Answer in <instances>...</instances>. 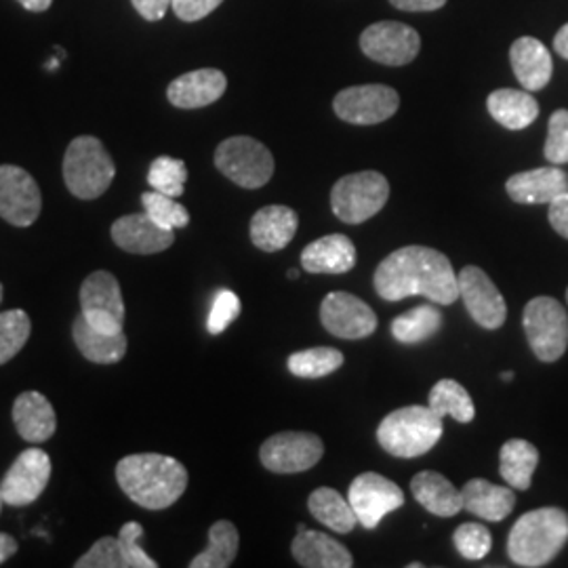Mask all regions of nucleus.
Listing matches in <instances>:
<instances>
[{
	"mask_svg": "<svg viewBox=\"0 0 568 568\" xmlns=\"http://www.w3.org/2000/svg\"><path fill=\"white\" fill-rule=\"evenodd\" d=\"M375 291L386 302L424 295L429 302L450 305L459 297V283L447 255L429 246H403L375 270Z\"/></svg>",
	"mask_w": 568,
	"mask_h": 568,
	"instance_id": "f257e3e1",
	"label": "nucleus"
},
{
	"mask_svg": "<svg viewBox=\"0 0 568 568\" xmlns=\"http://www.w3.org/2000/svg\"><path fill=\"white\" fill-rule=\"evenodd\" d=\"M122 493L143 509H166L187 488V469L173 457L159 453L126 455L116 466Z\"/></svg>",
	"mask_w": 568,
	"mask_h": 568,
	"instance_id": "f03ea898",
	"label": "nucleus"
},
{
	"mask_svg": "<svg viewBox=\"0 0 568 568\" xmlns=\"http://www.w3.org/2000/svg\"><path fill=\"white\" fill-rule=\"evenodd\" d=\"M568 541V514L560 508L527 511L509 530L508 554L518 567L549 565Z\"/></svg>",
	"mask_w": 568,
	"mask_h": 568,
	"instance_id": "7ed1b4c3",
	"label": "nucleus"
},
{
	"mask_svg": "<svg viewBox=\"0 0 568 568\" xmlns=\"http://www.w3.org/2000/svg\"><path fill=\"white\" fill-rule=\"evenodd\" d=\"M443 432V417H438L429 406H403L379 424L377 440L392 457L415 459L436 447Z\"/></svg>",
	"mask_w": 568,
	"mask_h": 568,
	"instance_id": "20e7f679",
	"label": "nucleus"
},
{
	"mask_svg": "<svg viewBox=\"0 0 568 568\" xmlns=\"http://www.w3.org/2000/svg\"><path fill=\"white\" fill-rule=\"evenodd\" d=\"M116 175V166L98 138L81 135L68 145L63 156V182L81 201H95Z\"/></svg>",
	"mask_w": 568,
	"mask_h": 568,
	"instance_id": "39448f33",
	"label": "nucleus"
},
{
	"mask_svg": "<svg viewBox=\"0 0 568 568\" xmlns=\"http://www.w3.org/2000/svg\"><path fill=\"white\" fill-rule=\"evenodd\" d=\"M389 199V183L377 171H361L345 175L333 185L331 206L344 224H365L375 217Z\"/></svg>",
	"mask_w": 568,
	"mask_h": 568,
	"instance_id": "423d86ee",
	"label": "nucleus"
},
{
	"mask_svg": "<svg viewBox=\"0 0 568 568\" xmlns=\"http://www.w3.org/2000/svg\"><path fill=\"white\" fill-rule=\"evenodd\" d=\"M528 345L541 363H556L568 347V314L554 297H535L523 314Z\"/></svg>",
	"mask_w": 568,
	"mask_h": 568,
	"instance_id": "0eeeda50",
	"label": "nucleus"
},
{
	"mask_svg": "<svg viewBox=\"0 0 568 568\" xmlns=\"http://www.w3.org/2000/svg\"><path fill=\"white\" fill-rule=\"evenodd\" d=\"M215 166L230 182L246 190H257L272 180L274 156L264 143L239 135L217 145Z\"/></svg>",
	"mask_w": 568,
	"mask_h": 568,
	"instance_id": "6e6552de",
	"label": "nucleus"
},
{
	"mask_svg": "<svg viewBox=\"0 0 568 568\" xmlns=\"http://www.w3.org/2000/svg\"><path fill=\"white\" fill-rule=\"evenodd\" d=\"M347 501L361 527L377 528L387 514L405 506V493L386 476L365 471L354 478L347 490Z\"/></svg>",
	"mask_w": 568,
	"mask_h": 568,
	"instance_id": "1a4fd4ad",
	"label": "nucleus"
},
{
	"mask_svg": "<svg viewBox=\"0 0 568 568\" xmlns=\"http://www.w3.org/2000/svg\"><path fill=\"white\" fill-rule=\"evenodd\" d=\"M325 455V445L310 432H281L265 440L260 459L274 474H300L316 466Z\"/></svg>",
	"mask_w": 568,
	"mask_h": 568,
	"instance_id": "9d476101",
	"label": "nucleus"
},
{
	"mask_svg": "<svg viewBox=\"0 0 568 568\" xmlns=\"http://www.w3.org/2000/svg\"><path fill=\"white\" fill-rule=\"evenodd\" d=\"M81 314L103 333H121L124 325V302L121 284L114 274L98 270L81 286Z\"/></svg>",
	"mask_w": 568,
	"mask_h": 568,
	"instance_id": "9b49d317",
	"label": "nucleus"
},
{
	"mask_svg": "<svg viewBox=\"0 0 568 568\" xmlns=\"http://www.w3.org/2000/svg\"><path fill=\"white\" fill-rule=\"evenodd\" d=\"M42 194L37 180L21 166L0 164V217L28 227L41 215Z\"/></svg>",
	"mask_w": 568,
	"mask_h": 568,
	"instance_id": "f8f14e48",
	"label": "nucleus"
},
{
	"mask_svg": "<svg viewBox=\"0 0 568 568\" xmlns=\"http://www.w3.org/2000/svg\"><path fill=\"white\" fill-rule=\"evenodd\" d=\"M51 467V457L42 448H26L0 483L4 504L13 508L34 504L49 485Z\"/></svg>",
	"mask_w": 568,
	"mask_h": 568,
	"instance_id": "ddd939ff",
	"label": "nucleus"
},
{
	"mask_svg": "<svg viewBox=\"0 0 568 568\" xmlns=\"http://www.w3.org/2000/svg\"><path fill=\"white\" fill-rule=\"evenodd\" d=\"M400 98L387 84L349 87L335 95L333 110L349 124H379L398 112Z\"/></svg>",
	"mask_w": 568,
	"mask_h": 568,
	"instance_id": "4468645a",
	"label": "nucleus"
},
{
	"mask_svg": "<svg viewBox=\"0 0 568 568\" xmlns=\"http://www.w3.org/2000/svg\"><path fill=\"white\" fill-rule=\"evenodd\" d=\"M366 58L384 65H406L419 55L422 39L415 28L400 21H379L368 26L361 37Z\"/></svg>",
	"mask_w": 568,
	"mask_h": 568,
	"instance_id": "2eb2a0df",
	"label": "nucleus"
},
{
	"mask_svg": "<svg viewBox=\"0 0 568 568\" xmlns=\"http://www.w3.org/2000/svg\"><path fill=\"white\" fill-rule=\"evenodd\" d=\"M459 297L466 304L467 314L474 318L476 325L495 331L506 323L508 305L499 288L485 274V270L476 265H467L459 276Z\"/></svg>",
	"mask_w": 568,
	"mask_h": 568,
	"instance_id": "dca6fc26",
	"label": "nucleus"
},
{
	"mask_svg": "<svg viewBox=\"0 0 568 568\" xmlns=\"http://www.w3.org/2000/svg\"><path fill=\"white\" fill-rule=\"evenodd\" d=\"M321 321L339 339H365L377 331V316L361 297L344 291L328 293L321 305Z\"/></svg>",
	"mask_w": 568,
	"mask_h": 568,
	"instance_id": "f3484780",
	"label": "nucleus"
},
{
	"mask_svg": "<svg viewBox=\"0 0 568 568\" xmlns=\"http://www.w3.org/2000/svg\"><path fill=\"white\" fill-rule=\"evenodd\" d=\"M112 241L133 255H154L175 243L173 230H166L148 217V213L124 215L112 224Z\"/></svg>",
	"mask_w": 568,
	"mask_h": 568,
	"instance_id": "a211bd4d",
	"label": "nucleus"
},
{
	"mask_svg": "<svg viewBox=\"0 0 568 568\" xmlns=\"http://www.w3.org/2000/svg\"><path fill=\"white\" fill-rule=\"evenodd\" d=\"M227 89L224 72L215 68H203L187 72L169 84L166 98L175 108L196 110L217 102Z\"/></svg>",
	"mask_w": 568,
	"mask_h": 568,
	"instance_id": "6ab92c4d",
	"label": "nucleus"
},
{
	"mask_svg": "<svg viewBox=\"0 0 568 568\" xmlns=\"http://www.w3.org/2000/svg\"><path fill=\"white\" fill-rule=\"evenodd\" d=\"M506 190L514 203L549 204L556 196L568 192V175L558 169V164L541 166L511 175Z\"/></svg>",
	"mask_w": 568,
	"mask_h": 568,
	"instance_id": "aec40b11",
	"label": "nucleus"
},
{
	"mask_svg": "<svg viewBox=\"0 0 568 568\" xmlns=\"http://www.w3.org/2000/svg\"><path fill=\"white\" fill-rule=\"evenodd\" d=\"M13 424L26 443L41 445L53 438L58 429V417L49 398L41 392H23L13 403Z\"/></svg>",
	"mask_w": 568,
	"mask_h": 568,
	"instance_id": "412c9836",
	"label": "nucleus"
},
{
	"mask_svg": "<svg viewBox=\"0 0 568 568\" xmlns=\"http://www.w3.org/2000/svg\"><path fill=\"white\" fill-rule=\"evenodd\" d=\"M291 551L305 568H349L354 565L352 554L339 541L304 525L297 528Z\"/></svg>",
	"mask_w": 568,
	"mask_h": 568,
	"instance_id": "4be33fe9",
	"label": "nucleus"
},
{
	"mask_svg": "<svg viewBox=\"0 0 568 568\" xmlns=\"http://www.w3.org/2000/svg\"><path fill=\"white\" fill-rule=\"evenodd\" d=\"M297 213L284 204H270L260 209L251 220V241L265 253H276L293 241L297 232Z\"/></svg>",
	"mask_w": 568,
	"mask_h": 568,
	"instance_id": "5701e85b",
	"label": "nucleus"
},
{
	"mask_svg": "<svg viewBox=\"0 0 568 568\" xmlns=\"http://www.w3.org/2000/svg\"><path fill=\"white\" fill-rule=\"evenodd\" d=\"M509 61L516 79L525 87V91H541L551 81V55L546 44L532 37H523L511 44Z\"/></svg>",
	"mask_w": 568,
	"mask_h": 568,
	"instance_id": "b1692460",
	"label": "nucleus"
},
{
	"mask_svg": "<svg viewBox=\"0 0 568 568\" xmlns=\"http://www.w3.org/2000/svg\"><path fill=\"white\" fill-rule=\"evenodd\" d=\"M302 265L310 274H345L356 265V246L344 234H328L305 246Z\"/></svg>",
	"mask_w": 568,
	"mask_h": 568,
	"instance_id": "393cba45",
	"label": "nucleus"
},
{
	"mask_svg": "<svg viewBox=\"0 0 568 568\" xmlns=\"http://www.w3.org/2000/svg\"><path fill=\"white\" fill-rule=\"evenodd\" d=\"M462 499H464V509L488 523L506 520L516 506L514 488L509 485L508 487L493 485L485 478L469 480L466 487L462 488Z\"/></svg>",
	"mask_w": 568,
	"mask_h": 568,
	"instance_id": "a878e982",
	"label": "nucleus"
},
{
	"mask_svg": "<svg viewBox=\"0 0 568 568\" xmlns=\"http://www.w3.org/2000/svg\"><path fill=\"white\" fill-rule=\"evenodd\" d=\"M72 337L82 356L98 365L121 363L126 354V335L121 333H103L91 325L82 314L77 316L72 325Z\"/></svg>",
	"mask_w": 568,
	"mask_h": 568,
	"instance_id": "bb28decb",
	"label": "nucleus"
},
{
	"mask_svg": "<svg viewBox=\"0 0 568 568\" xmlns=\"http://www.w3.org/2000/svg\"><path fill=\"white\" fill-rule=\"evenodd\" d=\"M410 490L417 504L424 506L429 514L450 518L464 509L462 490L453 487L438 471H419L410 483Z\"/></svg>",
	"mask_w": 568,
	"mask_h": 568,
	"instance_id": "cd10ccee",
	"label": "nucleus"
},
{
	"mask_svg": "<svg viewBox=\"0 0 568 568\" xmlns=\"http://www.w3.org/2000/svg\"><path fill=\"white\" fill-rule=\"evenodd\" d=\"M488 112L495 121L509 131H523L537 121L539 103L528 91L497 89L488 95Z\"/></svg>",
	"mask_w": 568,
	"mask_h": 568,
	"instance_id": "c85d7f7f",
	"label": "nucleus"
},
{
	"mask_svg": "<svg viewBox=\"0 0 568 568\" xmlns=\"http://www.w3.org/2000/svg\"><path fill=\"white\" fill-rule=\"evenodd\" d=\"M539 466V450L527 440H508L499 453V474L516 490H528Z\"/></svg>",
	"mask_w": 568,
	"mask_h": 568,
	"instance_id": "c756f323",
	"label": "nucleus"
},
{
	"mask_svg": "<svg viewBox=\"0 0 568 568\" xmlns=\"http://www.w3.org/2000/svg\"><path fill=\"white\" fill-rule=\"evenodd\" d=\"M307 508L321 525H325L335 532H349L358 525V518L349 506V501L335 488H316L307 499Z\"/></svg>",
	"mask_w": 568,
	"mask_h": 568,
	"instance_id": "7c9ffc66",
	"label": "nucleus"
},
{
	"mask_svg": "<svg viewBox=\"0 0 568 568\" xmlns=\"http://www.w3.org/2000/svg\"><path fill=\"white\" fill-rule=\"evenodd\" d=\"M241 535L230 520H217L209 528V546L201 551L190 568H227L236 560Z\"/></svg>",
	"mask_w": 568,
	"mask_h": 568,
	"instance_id": "2f4dec72",
	"label": "nucleus"
},
{
	"mask_svg": "<svg viewBox=\"0 0 568 568\" xmlns=\"http://www.w3.org/2000/svg\"><path fill=\"white\" fill-rule=\"evenodd\" d=\"M427 406L438 415V417H453L459 424H471L476 417V406L469 398L466 387L462 386L455 379H440L436 386L432 387Z\"/></svg>",
	"mask_w": 568,
	"mask_h": 568,
	"instance_id": "473e14b6",
	"label": "nucleus"
},
{
	"mask_svg": "<svg viewBox=\"0 0 568 568\" xmlns=\"http://www.w3.org/2000/svg\"><path fill=\"white\" fill-rule=\"evenodd\" d=\"M443 314L434 305H417L392 323V335L400 344H422L438 333Z\"/></svg>",
	"mask_w": 568,
	"mask_h": 568,
	"instance_id": "72a5a7b5",
	"label": "nucleus"
},
{
	"mask_svg": "<svg viewBox=\"0 0 568 568\" xmlns=\"http://www.w3.org/2000/svg\"><path fill=\"white\" fill-rule=\"evenodd\" d=\"M286 366L295 377L321 379L344 366V354L335 347H310L291 354Z\"/></svg>",
	"mask_w": 568,
	"mask_h": 568,
	"instance_id": "f704fd0d",
	"label": "nucleus"
},
{
	"mask_svg": "<svg viewBox=\"0 0 568 568\" xmlns=\"http://www.w3.org/2000/svg\"><path fill=\"white\" fill-rule=\"evenodd\" d=\"M32 323L23 310L0 312V365L9 363L30 339Z\"/></svg>",
	"mask_w": 568,
	"mask_h": 568,
	"instance_id": "c9c22d12",
	"label": "nucleus"
},
{
	"mask_svg": "<svg viewBox=\"0 0 568 568\" xmlns=\"http://www.w3.org/2000/svg\"><path fill=\"white\" fill-rule=\"evenodd\" d=\"M187 182V166L183 161L171 159V156H159L150 164L148 171V183L152 190L166 194L171 199H180Z\"/></svg>",
	"mask_w": 568,
	"mask_h": 568,
	"instance_id": "e433bc0d",
	"label": "nucleus"
},
{
	"mask_svg": "<svg viewBox=\"0 0 568 568\" xmlns=\"http://www.w3.org/2000/svg\"><path fill=\"white\" fill-rule=\"evenodd\" d=\"M142 204L148 217L154 220L161 227L178 230L190 224V213L185 211V206L175 203V199L161 194L156 190L142 194Z\"/></svg>",
	"mask_w": 568,
	"mask_h": 568,
	"instance_id": "4c0bfd02",
	"label": "nucleus"
},
{
	"mask_svg": "<svg viewBox=\"0 0 568 568\" xmlns=\"http://www.w3.org/2000/svg\"><path fill=\"white\" fill-rule=\"evenodd\" d=\"M453 541L457 551L466 560H483L487 558L488 551L493 548V537L487 527L476 525V523H466L453 532Z\"/></svg>",
	"mask_w": 568,
	"mask_h": 568,
	"instance_id": "58836bf2",
	"label": "nucleus"
},
{
	"mask_svg": "<svg viewBox=\"0 0 568 568\" xmlns=\"http://www.w3.org/2000/svg\"><path fill=\"white\" fill-rule=\"evenodd\" d=\"M143 537V527L140 523H126L119 532V548H121L122 565L124 568H156V560H152L143 551L140 541Z\"/></svg>",
	"mask_w": 568,
	"mask_h": 568,
	"instance_id": "ea45409f",
	"label": "nucleus"
},
{
	"mask_svg": "<svg viewBox=\"0 0 568 568\" xmlns=\"http://www.w3.org/2000/svg\"><path fill=\"white\" fill-rule=\"evenodd\" d=\"M241 316V300L234 291H220L213 300V307L206 318V331L211 335H222L227 326Z\"/></svg>",
	"mask_w": 568,
	"mask_h": 568,
	"instance_id": "a19ab883",
	"label": "nucleus"
},
{
	"mask_svg": "<svg viewBox=\"0 0 568 568\" xmlns=\"http://www.w3.org/2000/svg\"><path fill=\"white\" fill-rule=\"evenodd\" d=\"M546 159L551 164L568 163V110H556L549 116Z\"/></svg>",
	"mask_w": 568,
	"mask_h": 568,
	"instance_id": "79ce46f5",
	"label": "nucleus"
},
{
	"mask_svg": "<svg viewBox=\"0 0 568 568\" xmlns=\"http://www.w3.org/2000/svg\"><path fill=\"white\" fill-rule=\"evenodd\" d=\"M77 568H124L116 537H102L74 562Z\"/></svg>",
	"mask_w": 568,
	"mask_h": 568,
	"instance_id": "37998d69",
	"label": "nucleus"
},
{
	"mask_svg": "<svg viewBox=\"0 0 568 568\" xmlns=\"http://www.w3.org/2000/svg\"><path fill=\"white\" fill-rule=\"evenodd\" d=\"M224 0H173L171 7L182 21H199L213 13Z\"/></svg>",
	"mask_w": 568,
	"mask_h": 568,
	"instance_id": "c03bdc74",
	"label": "nucleus"
},
{
	"mask_svg": "<svg viewBox=\"0 0 568 568\" xmlns=\"http://www.w3.org/2000/svg\"><path fill=\"white\" fill-rule=\"evenodd\" d=\"M549 224L551 227L568 241V192L556 196L551 203H549Z\"/></svg>",
	"mask_w": 568,
	"mask_h": 568,
	"instance_id": "a18cd8bd",
	"label": "nucleus"
},
{
	"mask_svg": "<svg viewBox=\"0 0 568 568\" xmlns=\"http://www.w3.org/2000/svg\"><path fill=\"white\" fill-rule=\"evenodd\" d=\"M143 20L161 21L173 0H131Z\"/></svg>",
	"mask_w": 568,
	"mask_h": 568,
	"instance_id": "49530a36",
	"label": "nucleus"
},
{
	"mask_svg": "<svg viewBox=\"0 0 568 568\" xmlns=\"http://www.w3.org/2000/svg\"><path fill=\"white\" fill-rule=\"evenodd\" d=\"M400 11H438L447 4V0H389Z\"/></svg>",
	"mask_w": 568,
	"mask_h": 568,
	"instance_id": "de8ad7c7",
	"label": "nucleus"
},
{
	"mask_svg": "<svg viewBox=\"0 0 568 568\" xmlns=\"http://www.w3.org/2000/svg\"><path fill=\"white\" fill-rule=\"evenodd\" d=\"M18 541L11 537V535H7V532H0V565H4L11 556H16L18 554Z\"/></svg>",
	"mask_w": 568,
	"mask_h": 568,
	"instance_id": "09e8293b",
	"label": "nucleus"
},
{
	"mask_svg": "<svg viewBox=\"0 0 568 568\" xmlns=\"http://www.w3.org/2000/svg\"><path fill=\"white\" fill-rule=\"evenodd\" d=\"M554 51H556L560 58L568 60V23L567 26H562V28L558 30V34L554 37Z\"/></svg>",
	"mask_w": 568,
	"mask_h": 568,
	"instance_id": "8fccbe9b",
	"label": "nucleus"
},
{
	"mask_svg": "<svg viewBox=\"0 0 568 568\" xmlns=\"http://www.w3.org/2000/svg\"><path fill=\"white\" fill-rule=\"evenodd\" d=\"M23 9H28V11H32V13H42V11H47L51 4H53V0H18Z\"/></svg>",
	"mask_w": 568,
	"mask_h": 568,
	"instance_id": "3c124183",
	"label": "nucleus"
},
{
	"mask_svg": "<svg viewBox=\"0 0 568 568\" xmlns=\"http://www.w3.org/2000/svg\"><path fill=\"white\" fill-rule=\"evenodd\" d=\"M501 379H504V382H511V379H514V373H511V371H506V373H501Z\"/></svg>",
	"mask_w": 568,
	"mask_h": 568,
	"instance_id": "603ef678",
	"label": "nucleus"
},
{
	"mask_svg": "<svg viewBox=\"0 0 568 568\" xmlns=\"http://www.w3.org/2000/svg\"><path fill=\"white\" fill-rule=\"evenodd\" d=\"M288 278H291V281L300 278V270H291V272H288Z\"/></svg>",
	"mask_w": 568,
	"mask_h": 568,
	"instance_id": "864d4df0",
	"label": "nucleus"
},
{
	"mask_svg": "<svg viewBox=\"0 0 568 568\" xmlns=\"http://www.w3.org/2000/svg\"><path fill=\"white\" fill-rule=\"evenodd\" d=\"M2 506H4V497H2V490H0V514H2Z\"/></svg>",
	"mask_w": 568,
	"mask_h": 568,
	"instance_id": "5fc2aeb1",
	"label": "nucleus"
},
{
	"mask_svg": "<svg viewBox=\"0 0 568 568\" xmlns=\"http://www.w3.org/2000/svg\"><path fill=\"white\" fill-rule=\"evenodd\" d=\"M0 302H2V284H0Z\"/></svg>",
	"mask_w": 568,
	"mask_h": 568,
	"instance_id": "6e6d98bb",
	"label": "nucleus"
},
{
	"mask_svg": "<svg viewBox=\"0 0 568 568\" xmlns=\"http://www.w3.org/2000/svg\"><path fill=\"white\" fill-rule=\"evenodd\" d=\"M567 302H568V291H567Z\"/></svg>",
	"mask_w": 568,
	"mask_h": 568,
	"instance_id": "4d7b16f0",
	"label": "nucleus"
}]
</instances>
